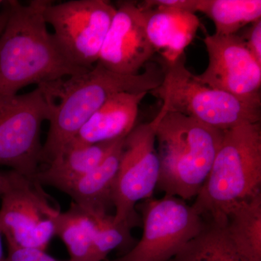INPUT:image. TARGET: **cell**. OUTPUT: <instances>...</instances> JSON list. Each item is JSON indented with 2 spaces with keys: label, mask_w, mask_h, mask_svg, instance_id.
<instances>
[{
  "label": "cell",
  "mask_w": 261,
  "mask_h": 261,
  "mask_svg": "<svg viewBox=\"0 0 261 261\" xmlns=\"http://www.w3.org/2000/svg\"><path fill=\"white\" fill-rule=\"evenodd\" d=\"M49 3L5 2L8 15L0 34V97L18 94L32 84L38 87L89 70L68 61L48 32L44 13Z\"/></svg>",
  "instance_id": "cell-1"
},
{
  "label": "cell",
  "mask_w": 261,
  "mask_h": 261,
  "mask_svg": "<svg viewBox=\"0 0 261 261\" xmlns=\"http://www.w3.org/2000/svg\"><path fill=\"white\" fill-rule=\"evenodd\" d=\"M163 76L154 67L138 74L124 75L96 63L81 74L38 86L51 102L49 128L42 146V164L47 166L56 159L110 98L121 92L149 93L161 84Z\"/></svg>",
  "instance_id": "cell-2"
},
{
  "label": "cell",
  "mask_w": 261,
  "mask_h": 261,
  "mask_svg": "<svg viewBox=\"0 0 261 261\" xmlns=\"http://www.w3.org/2000/svg\"><path fill=\"white\" fill-rule=\"evenodd\" d=\"M260 193V122L224 130L210 173L192 207L204 219L224 226L235 206Z\"/></svg>",
  "instance_id": "cell-3"
},
{
  "label": "cell",
  "mask_w": 261,
  "mask_h": 261,
  "mask_svg": "<svg viewBox=\"0 0 261 261\" xmlns=\"http://www.w3.org/2000/svg\"><path fill=\"white\" fill-rule=\"evenodd\" d=\"M224 132L180 113L166 112L156 130L160 161L156 189L185 201L195 198L210 173Z\"/></svg>",
  "instance_id": "cell-4"
},
{
  "label": "cell",
  "mask_w": 261,
  "mask_h": 261,
  "mask_svg": "<svg viewBox=\"0 0 261 261\" xmlns=\"http://www.w3.org/2000/svg\"><path fill=\"white\" fill-rule=\"evenodd\" d=\"M162 82L149 93L167 112L180 113L221 130L260 122V107L202 83L185 65V56L166 65Z\"/></svg>",
  "instance_id": "cell-5"
},
{
  "label": "cell",
  "mask_w": 261,
  "mask_h": 261,
  "mask_svg": "<svg viewBox=\"0 0 261 261\" xmlns=\"http://www.w3.org/2000/svg\"><path fill=\"white\" fill-rule=\"evenodd\" d=\"M51 111L50 99L41 87L0 97V166L37 181L42 164L41 127Z\"/></svg>",
  "instance_id": "cell-6"
},
{
  "label": "cell",
  "mask_w": 261,
  "mask_h": 261,
  "mask_svg": "<svg viewBox=\"0 0 261 261\" xmlns=\"http://www.w3.org/2000/svg\"><path fill=\"white\" fill-rule=\"evenodd\" d=\"M166 112L161 108L152 121L135 126L125 138L113 191L117 224L132 228L140 224L136 207L153 195L160 173L156 130Z\"/></svg>",
  "instance_id": "cell-7"
},
{
  "label": "cell",
  "mask_w": 261,
  "mask_h": 261,
  "mask_svg": "<svg viewBox=\"0 0 261 261\" xmlns=\"http://www.w3.org/2000/svg\"><path fill=\"white\" fill-rule=\"evenodd\" d=\"M137 207L142 215V238L129 251L113 261H169L205 224L192 205L174 196L152 197Z\"/></svg>",
  "instance_id": "cell-8"
},
{
  "label": "cell",
  "mask_w": 261,
  "mask_h": 261,
  "mask_svg": "<svg viewBox=\"0 0 261 261\" xmlns=\"http://www.w3.org/2000/svg\"><path fill=\"white\" fill-rule=\"evenodd\" d=\"M116 11V8L106 0H71L58 4L50 1L44 15L67 59L90 69L97 63Z\"/></svg>",
  "instance_id": "cell-9"
},
{
  "label": "cell",
  "mask_w": 261,
  "mask_h": 261,
  "mask_svg": "<svg viewBox=\"0 0 261 261\" xmlns=\"http://www.w3.org/2000/svg\"><path fill=\"white\" fill-rule=\"evenodd\" d=\"M42 185L15 172L1 196L0 231L8 250L35 249L45 251L56 236L61 211L51 205Z\"/></svg>",
  "instance_id": "cell-10"
},
{
  "label": "cell",
  "mask_w": 261,
  "mask_h": 261,
  "mask_svg": "<svg viewBox=\"0 0 261 261\" xmlns=\"http://www.w3.org/2000/svg\"><path fill=\"white\" fill-rule=\"evenodd\" d=\"M208 64L197 75L202 83L261 107V65L238 34L206 36Z\"/></svg>",
  "instance_id": "cell-11"
},
{
  "label": "cell",
  "mask_w": 261,
  "mask_h": 261,
  "mask_svg": "<svg viewBox=\"0 0 261 261\" xmlns=\"http://www.w3.org/2000/svg\"><path fill=\"white\" fill-rule=\"evenodd\" d=\"M154 53L146 33L143 10L134 2H121L116 8L97 63L120 74H138Z\"/></svg>",
  "instance_id": "cell-12"
},
{
  "label": "cell",
  "mask_w": 261,
  "mask_h": 261,
  "mask_svg": "<svg viewBox=\"0 0 261 261\" xmlns=\"http://www.w3.org/2000/svg\"><path fill=\"white\" fill-rule=\"evenodd\" d=\"M143 11L151 45L166 65L173 64L195 38L200 28V19L195 13L173 8L157 7Z\"/></svg>",
  "instance_id": "cell-13"
},
{
  "label": "cell",
  "mask_w": 261,
  "mask_h": 261,
  "mask_svg": "<svg viewBox=\"0 0 261 261\" xmlns=\"http://www.w3.org/2000/svg\"><path fill=\"white\" fill-rule=\"evenodd\" d=\"M147 94H115L89 118L72 140L92 145L125 138L135 128L139 107Z\"/></svg>",
  "instance_id": "cell-14"
},
{
  "label": "cell",
  "mask_w": 261,
  "mask_h": 261,
  "mask_svg": "<svg viewBox=\"0 0 261 261\" xmlns=\"http://www.w3.org/2000/svg\"><path fill=\"white\" fill-rule=\"evenodd\" d=\"M118 140L92 145L70 141L56 159L39 170L37 181L63 191L100 165Z\"/></svg>",
  "instance_id": "cell-15"
},
{
  "label": "cell",
  "mask_w": 261,
  "mask_h": 261,
  "mask_svg": "<svg viewBox=\"0 0 261 261\" xmlns=\"http://www.w3.org/2000/svg\"><path fill=\"white\" fill-rule=\"evenodd\" d=\"M125 138L116 142L107 157L93 171L68 185L62 191L90 214H108L110 207L113 206V187Z\"/></svg>",
  "instance_id": "cell-16"
},
{
  "label": "cell",
  "mask_w": 261,
  "mask_h": 261,
  "mask_svg": "<svg viewBox=\"0 0 261 261\" xmlns=\"http://www.w3.org/2000/svg\"><path fill=\"white\" fill-rule=\"evenodd\" d=\"M225 232L239 253L247 261H261V193L230 211Z\"/></svg>",
  "instance_id": "cell-17"
},
{
  "label": "cell",
  "mask_w": 261,
  "mask_h": 261,
  "mask_svg": "<svg viewBox=\"0 0 261 261\" xmlns=\"http://www.w3.org/2000/svg\"><path fill=\"white\" fill-rule=\"evenodd\" d=\"M97 231V218L73 202L61 212L56 221V236L68 249L72 261H92L93 244Z\"/></svg>",
  "instance_id": "cell-18"
},
{
  "label": "cell",
  "mask_w": 261,
  "mask_h": 261,
  "mask_svg": "<svg viewBox=\"0 0 261 261\" xmlns=\"http://www.w3.org/2000/svg\"><path fill=\"white\" fill-rule=\"evenodd\" d=\"M213 20L216 35H234L261 18L260 0H197L195 13Z\"/></svg>",
  "instance_id": "cell-19"
},
{
  "label": "cell",
  "mask_w": 261,
  "mask_h": 261,
  "mask_svg": "<svg viewBox=\"0 0 261 261\" xmlns=\"http://www.w3.org/2000/svg\"><path fill=\"white\" fill-rule=\"evenodd\" d=\"M169 261H247L226 236L224 226L205 220L200 233Z\"/></svg>",
  "instance_id": "cell-20"
},
{
  "label": "cell",
  "mask_w": 261,
  "mask_h": 261,
  "mask_svg": "<svg viewBox=\"0 0 261 261\" xmlns=\"http://www.w3.org/2000/svg\"><path fill=\"white\" fill-rule=\"evenodd\" d=\"M97 231L94 238L92 261L106 260L108 254L116 249L133 244L132 228L124 224H117L110 214L95 215Z\"/></svg>",
  "instance_id": "cell-21"
},
{
  "label": "cell",
  "mask_w": 261,
  "mask_h": 261,
  "mask_svg": "<svg viewBox=\"0 0 261 261\" xmlns=\"http://www.w3.org/2000/svg\"><path fill=\"white\" fill-rule=\"evenodd\" d=\"M248 25L241 37L252 56L261 65V19Z\"/></svg>",
  "instance_id": "cell-22"
},
{
  "label": "cell",
  "mask_w": 261,
  "mask_h": 261,
  "mask_svg": "<svg viewBox=\"0 0 261 261\" xmlns=\"http://www.w3.org/2000/svg\"><path fill=\"white\" fill-rule=\"evenodd\" d=\"M5 261H62L57 260L43 250L35 249H13L8 250ZM72 261V260H66Z\"/></svg>",
  "instance_id": "cell-23"
},
{
  "label": "cell",
  "mask_w": 261,
  "mask_h": 261,
  "mask_svg": "<svg viewBox=\"0 0 261 261\" xmlns=\"http://www.w3.org/2000/svg\"><path fill=\"white\" fill-rule=\"evenodd\" d=\"M15 171H0V197L10 187L14 177Z\"/></svg>",
  "instance_id": "cell-24"
},
{
  "label": "cell",
  "mask_w": 261,
  "mask_h": 261,
  "mask_svg": "<svg viewBox=\"0 0 261 261\" xmlns=\"http://www.w3.org/2000/svg\"><path fill=\"white\" fill-rule=\"evenodd\" d=\"M7 15H8V13H7L6 8H5L4 5V10H3V11L0 13V34H1L2 32H3V29H4L5 23H6Z\"/></svg>",
  "instance_id": "cell-25"
},
{
  "label": "cell",
  "mask_w": 261,
  "mask_h": 261,
  "mask_svg": "<svg viewBox=\"0 0 261 261\" xmlns=\"http://www.w3.org/2000/svg\"><path fill=\"white\" fill-rule=\"evenodd\" d=\"M5 257L4 255V250H3V234L0 231V261H5Z\"/></svg>",
  "instance_id": "cell-26"
},
{
  "label": "cell",
  "mask_w": 261,
  "mask_h": 261,
  "mask_svg": "<svg viewBox=\"0 0 261 261\" xmlns=\"http://www.w3.org/2000/svg\"><path fill=\"white\" fill-rule=\"evenodd\" d=\"M3 3H4V1H1V0H0V6H1L2 5H3Z\"/></svg>",
  "instance_id": "cell-27"
}]
</instances>
